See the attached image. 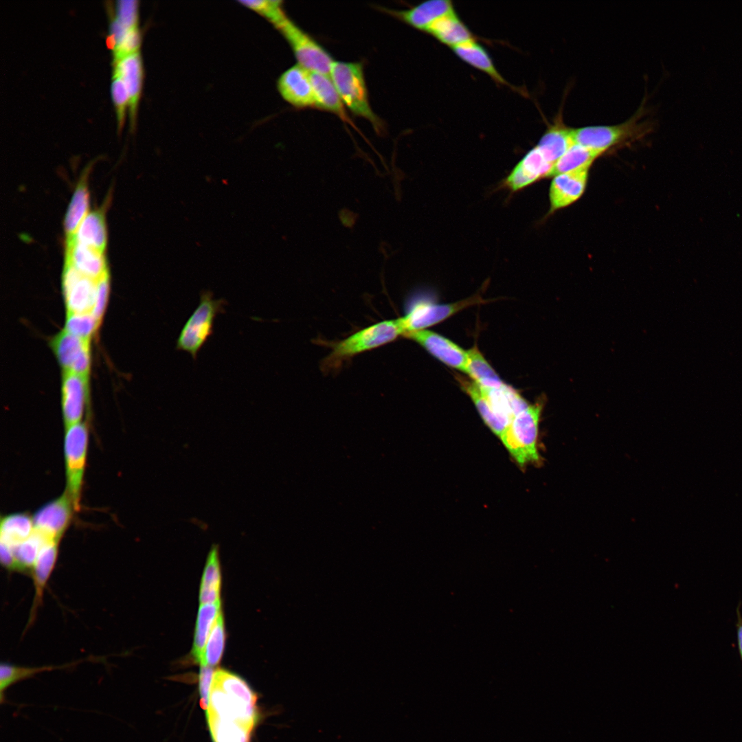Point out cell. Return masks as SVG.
Returning a JSON list of instances; mask_svg holds the SVG:
<instances>
[{"mask_svg":"<svg viewBox=\"0 0 742 742\" xmlns=\"http://www.w3.org/2000/svg\"><path fill=\"white\" fill-rule=\"evenodd\" d=\"M330 76L344 104L353 114L368 120L377 132L381 131L383 122L369 103L362 64L333 61Z\"/></svg>","mask_w":742,"mask_h":742,"instance_id":"7a4b0ae2","label":"cell"},{"mask_svg":"<svg viewBox=\"0 0 742 742\" xmlns=\"http://www.w3.org/2000/svg\"><path fill=\"white\" fill-rule=\"evenodd\" d=\"M87 177V175L84 173L79 181L66 212L64 223L66 240L74 236L80 224L88 214L89 192Z\"/></svg>","mask_w":742,"mask_h":742,"instance_id":"f546056e","label":"cell"},{"mask_svg":"<svg viewBox=\"0 0 742 742\" xmlns=\"http://www.w3.org/2000/svg\"><path fill=\"white\" fill-rule=\"evenodd\" d=\"M290 45L298 65L310 72L330 75V54L308 33L286 18L276 27Z\"/></svg>","mask_w":742,"mask_h":742,"instance_id":"ba28073f","label":"cell"},{"mask_svg":"<svg viewBox=\"0 0 742 742\" xmlns=\"http://www.w3.org/2000/svg\"><path fill=\"white\" fill-rule=\"evenodd\" d=\"M403 336L416 342L447 366L466 372L467 351L452 341L427 329L407 332Z\"/></svg>","mask_w":742,"mask_h":742,"instance_id":"7c38bea8","label":"cell"},{"mask_svg":"<svg viewBox=\"0 0 742 742\" xmlns=\"http://www.w3.org/2000/svg\"><path fill=\"white\" fill-rule=\"evenodd\" d=\"M109 291V273L102 277L96 283V294L91 313L100 322L106 305Z\"/></svg>","mask_w":742,"mask_h":742,"instance_id":"60d3db41","label":"cell"},{"mask_svg":"<svg viewBox=\"0 0 742 742\" xmlns=\"http://www.w3.org/2000/svg\"><path fill=\"white\" fill-rule=\"evenodd\" d=\"M458 380L462 390L473 401L486 425L501 439L510 424L509 422L495 411L480 386L463 377H459Z\"/></svg>","mask_w":742,"mask_h":742,"instance_id":"603a6c76","label":"cell"},{"mask_svg":"<svg viewBox=\"0 0 742 742\" xmlns=\"http://www.w3.org/2000/svg\"><path fill=\"white\" fill-rule=\"evenodd\" d=\"M386 12L412 27L426 32L438 19L456 10L449 0H429L406 10Z\"/></svg>","mask_w":742,"mask_h":742,"instance_id":"ac0fdd59","label":"cell"},{"mask_svg":"<svg viewBox=\"0 0 742 742\" xmlns=\"http://www.w3.org/2000/svg\"><path fill=\"white\" fill-rule=\"evenodd\" d=\"M113 74L120 76L126 87L128 94L130 126L133 129L143 76L142 58L139 51L115 62Z\"/></svg>","mask_w":742,"mask_h":742,"instance_id":"d6986e66","label":"cell"},{"mask_svg":"<svg viewBox=\"0 0 742 742\" xmlns=\"http://www.w3.org/2000/svg\"><path fill=\"white\" fill-rule=\"evenodd\" d=\"M214 673L215 671L212 666H201L199 676V690L200 705L205 710H206L208 706L210 691Z\"/></svg>","mask_w":742,"mask_h":742,"instance_id":"b9f144b4","label":"cell"},{"mask_svg":"<svg viewBox=\"0 0 742 742\" xmlns=\"http://www.w3.org/2000/svg\"><path fill=\"white\" fill-rule=\"evenodd\" d=\"M220 607V601L200 605L192 647L193 657L199 663L201 660L212 626L214 625L221 613Z\"/></svg>","mask_w":742,"mask_h":742,"instance_id":"d6a6232c","label":"cell"},{"mask_svg":"<svg viewBox=\"0 0 742 742\" xmlns=\"http://www.w3.org/2000/svg\"><path fill=\"white\" fill-rule=\"evenodd\" d=\"M589 169L553 177L549 190L550 212L552 213L577 201L586 188Z\"/></svg>","mask_w":742,"mask_h":742,"instance_id":"e0dca14e","label":"cell"},{"mask_svg":"<svg viewBox=\"0 0 742 742\" xmlns=\"http://www.w3.org/2000/svg\"><path fill=\"white\" fill-rule=\"evenodd\" d=\"M484 302L478 293L449 304H437L423 298H415L409 301L405 315L398 319L404 335L407 332L425 330L464 308Z\"/></svg>","mask_w":742,"mask_h":742,"instance_id":"52a82bcc","label":"cell"},{"mask_svg":"<svg viewBox=\"0 0 742 742\" xmlns=\"http://www.w3.org/2000/svg\"><path fill=\"white\" fill-rule=\"evenodd\" d=\"M88 447V429L85 423H78L65 428L64 454L67 491L78 511L83 484Z\"/></svg>","mask_w":742,"mask_h":742,"instance_id":"8992f818","label":"cell"},{"mask_svg":"<svg viewBox=\"0 0 742 742\" xmlns=\"http://www.w3.org/2000/svg\"><path fill=\"white\" fill-rule=\"evenodd\" d=\"M59 543L58 541L47 542L41 549L30 573L32 577L34 595L27 629L33 625L38 610L43 605L45 587L57 562Z\"/></svg>","mask_w":742,"mask_h":742,"instance_id":"9a60e30c","label":"cell"},{"mask_svg":"<svg viewBox=\"0 0 742 742\" xmlns=\"http://www.w3.org/2000/svg\"><path fill=\"white\" fill-rule=\"evenodd\" d=\"M543 403V401L539 400L518 412L500 439L520 466L539 460L537 440Z\"/></svg>","mask_w":742,"mask_h":742,"instance_id":"3957f363","label":"cell"},{"mask_svg":"<svg viewBox=\"0 0 742 742\" xmlns=\"http://www.w3.org/2000/svg\"><path fill=\"white\" fill-rule=\"evenodd\" d=\"M111 91L116 113L117 128L120 131L124 122L126 109L128 105V94L124 81L117 75H113Z\"/></svg>","mask_w":742,"mask_h":742,"instance_id":"74e56055","label":"cell"},{"mask_svg":"<svg viewBox=\"0 0 742 742\" xmlns=\"http://www.w3.org/2000/svg\"><path fill=\"white\" fill-rule=\"evenodd\" d=\"M115 16L113 18L126 30L137 27V1L120 0L116 2Z\"/></svg>","mask_w":742,"mask_h":742,"instance_id":"ab89813d","label":"cell"},{"mask_svg":"<svg viewBox=\"0 0 742 742\" xmlns=\"http://www.w3.org/2000/svg\"><path fill=\"white\" fill-rule=\"evenodd\" d=\"M225 645L224 622L221 612L214 624L199 662L201 666H214L223 655Z\"/></svg>","mask_w":742,"mask_h":742,"instance_id":"e575fe53","label":"cell"},{"mask_svg":"<svg viewBox=\"0 0 742 742\" xmlns=\"http://www.w3.org/2000/svg\"><path fill=\"white\" fill-rule=\"evenodd\" d=\"M451 49L462 61L485 73L496 83L511 87L496 69L486 50L475 39L466 41Z\"/></svg>","mask_w":742,"mask_h":742,"instance_id":"d4e9b609","label":"cell"},{"mask_svg":"<svg viewBox=\"0 0 742 742\" xmlns=\"http://www.w3.org/2000/svg\"><path fill=\"white\" fill-rule=\"evenodd\" d=\"M48 541H51L34 530L14 549L15 572L30 573L41 549Z\"/></svg>","mask_w":742,"mask_h":742,"instance_id":"836d02e7","label":"cell"},{"mask_svg":"<svg viewBox=\"0 0 742 742\" xmlns=\"http://www.w3.org/2000/svg\"><path fill=\"white\" fill-rule=\"evenodd\" d=\"M243 6L265 18L275 27L288 18L282 8L281 1H240Z\"/></svg>","mask_w":742,"mask_h":742,"instance_id":"8d00e7d4","label":"cell"},{"mask_svg":"<svg viewBox=\"0 0 742 742\" xmlns=\"http://www.w3.org/2000/svg\"><path fill=\"white\" fill-rule=\"evenodd\" d=\"M600 153L578 144L572 145L555 163L550 177L585 169H589Z\"/></svg>","mask_w":742,"mask_h":742,"instance_id":"1f68e13d","label":"cell"},{"mask_svg":"<svg viewBox=\"0 0 742 742\" xmlns=\"http://www.w3.org/2000/svg\"><path fill=\"white\" fill-rule=\"evenodd\" d=\"M52 347L64 372L88 376L90 366L89 340L63 330L52 340Z\"/></svg>","mask_w":742,"mask_h":742,"instance_id":"8fae6325","label":"cell"},{"mask_svg":"<svg viewBox=\"0 0 742 742\" xmlns=\"http://www.w3.org/2000/svg\"><path fill=\"white\" fill-rule=\"evenodd\" d=\"M426 33L451 49L475 39L472 32L456 12L438 19L428 28Z\"/></svg>","mask_w":742,"mask_h":742,"instance_id":"cb8c5ba5","label":"cell"},{"mask_svg":"<svg viewBox=\"0 0 742 742\" xmlns=\"http://www.w3.org/2000/svg\"><path fill=\"white\" fill-rule=\"evenodd\" d=\"M96 283L65 262L63 273V289L67 313H91L93 308Z\"/></svg>","mask_w":742,"mask_h":742,"instance_id":"30bf717a","label":"cell"},{"mask_svg":"<svg viewBox=\"0 0 742 742\" xmlns=\"http://www.w3.org/2000/svg\"><path fill=\"white\" fill-rule=\"evenodd\" d=\"M67 240H74L104 253L106 244L104 214L98 210L89 213L74 236Z\"/></svg>","mask_w":742,"mask_h":742,"instance_id":"4316f807","label":"cell"},{"mask_svg":"<svg viewBox=\"0 0 742 742\" xmlns=\"http://www.w3.org/2000/svg\"><path fill=\"white\" fill-rule=\"evenodd\" d=\"M310 72V71H309ZM330 75L310 72L313 90L315 106L331 112L344 122H350L344 103Z\"/></svg>","mask_w":742,"mask_h":742,"instance_id":"7402d4cb","label":"cell"},{"mask_svg":"<svg viewBox=\"0 0 742 742\" xmlns=\"http://www.w3.org/2000/svg\"><path fill=\"white\" fill-rule=\"evenodd\" d=\"M649 125L640 121L639 114L614 125L588 126L573 128L575 144L601 155L615 146L631 142L644 137L649 131Z\"/></svg>","mask_w":742,"mask_h":742,"instance_id":"5b68a950","label":"cell"},{"mask_svg":"<svg viewBox=\"0 0 742 742\" xmlns=\"http://www.w3.org/2000/svg\"><path fill=\"white\" fill-rule=\"evenodd\" d=\"M465 373L483 388L501 389L506 385L476 346L467 350Z\"/></svg>","mask_w":742,"mask_h":742,"instance_id":"83f0119b","label":"cell"},{"mask_svg":"<svg viewBox=\"0 0 742 742\" xmlns=\"http://www.w3.org/2000/svg\"><path fill=\"white\" fill-rule=\"evenodd\" d=\"M226 302L214 299L210 291H202L199 305L183 326L177 339L176 349L189 353L193 359L212 336L216 315L224 312Z\"/></svg>","mask_w":742,"mask_h":742,"instance_id":"277c9868","label":"cell"},{"mask_svg":"<svg viewBox=\"0 0 742 742\" xmlns=\"http://www.w3.org/2000/svg\"><path fill=\"white\" fill-rule=\"evenodd\" d=\"M140 41V32L138 27L127 30L113 49V63L131 54L138 52Z\"/></svg>","mask_w":742,"mask_h":742,"instance_id":"f35d334b","label":"cell"},{"mask_svg":"<svg viewBox=\"0 0 742 742\" xmlns=\"http://www.w3.org/2000/svg\"><path fill=\"white\" fill-rule=\"evenodd\" d=\"M737 642L740 656L742 660V618L739 607L737 608Z\"/></svg>","mask_w":742,"mask_h":742,"instance_id":"7bdbcfd3","label":"cell"},{"mask_svg":"<svg viewBox=\"0 0 742 742\" xmlns=\"http://www.w3.org/2000/svg\"><path fill=\"white\" fill-rule=\"evenodd\" d=\"M73 511L75 509L72 501L65 490L62 495L45 504L34 514V530L49 541H60Z\"/></svg>","mask_w":742,"mask_h":742,"instance_id":"9c48e42d","label":"cell"},{"mask_svg":"<svg viewBox=\"0 0 742 742\" xmlns=\"http://www.w3.org/2000/svg\"><path fill=\"white\" fill-rule=\"evenodd\" d=\"M278 89L282 98L297 108L315 106L310 72L297 64L279 77Z\"/></svg>","mask_w":742,"mask_h":742,"instance_id":"5bb4252c","label":"cell"},{"mask_svg":"<svg viewBox=\"0 0 742 742\" xmlns=\"http://www.w3.org/2000/svg\"><path fill=\"white\" fill-rule=\"evenodd\" d=\"M403 335L398 319H389L366 327L340 341L328 342L330 352L321 361L320 368L325 374L334 372L355 356L387 344Z\"/></svg>","mask_w":742,"mask_h":742,"instance_id":"6da1fadb","label":"cell"},{"mask_svg":"<svg viewBox=\"0 0 742 742\" xmlns=\"http://www.w3.org/2000/svg\"><path fill=\"white\" fill-rule=\"evenodd\" d=\"M83 660L63 665H49L42 666H23L8 663H1L0 666V698L1 703L5 701V692L12 685L34 677L35 675L54 670H59L75 666Z\"/></svg>","mask_w":742,"mask_h":742,"instance_id":"f1b7e54d","label":"cell"},{"mask_svg":"<svg viewBox=\"0 0 742 742\" xmlns=\"http://www.w3.org/2000/svg\"><path fill=\"white\" fill-rule=\"evenodd\" d=\"M573 128L567 126L559 117L550 124L536 147L549 163L554 165L574 143Z\"/></svg>","mask_w":742,"mask_h":742,"instance_id":"44dd1931","label":"cell"},{"mask_svg":"<svg viewBox=\"0 0 742 742\" xmlns=\"http://www.w3.org/2000/svg\"><path fill=\"white\" fill-rule=\"evenodd\" d=\"M99 324L91 313H67L64 330L76 337L90 340Z\"/></svg>","mask_w":742,"mask_h":742,"instance_id":"d590c367","label":"cell"},{"mask_svg":"<svg viewBox=\"0 0 742 742\" xmlns=\"http://www.w3.org/2000/svg\"><path fill=\"white\" fill-rule=\"evenodd\" d=\"M88 376L64 372L62 409L65 428L80 422L87 395Z\"/></svg>","mask_w":742,"mask_h":742,"instance_id":"2e32d148","label":"cell"},{"mask_svg":"<svg viewBox=\"0 0 742 742\" xmlns=\"http://www.w3.org/2000/svg\"><path fill=\"white\" fill-rule=\"evenodd\" d=\"M65 262L95 281L109 273L103 252L74 240L66 241Z\"/></svg>","mask_w":742,"mask_h":742,"instance_id":"ffe728a7","label":"cell"},{"mask_svg":"<svg viewBox=\"0 0 742 742\" xmlns=\"http://www.w3.org/2000/svg\"><path fill=\"white\" fill-rule=\"evenodd\" d=\"M221 572L218 559V548H211L204 569L199 599L201 604L215 603L220 601Z\"/></svg>","mask_w":742,"mask_h":742,"instance_id":"4dcf8cb0","label":"cell"},{"mask_svg":"<svg viewBox=\"0 0 742 742\" xmlns=\"http://www.w3.org/2000/svg\"><path fill=\"white\" fill-rule=\"evenodd\" d=\"M553 167L535 146L515 165L502 186L511 192H518L541 179L550 177Z\"/></svg>","mask_w":742,"mask_h":742,"instance_id":"4fadbf2b","label":"cell"},{"mask_svg":"<svg viewBox=\"0 0 742 742\" xmlns=\"http://www.w3.org/2000/svg\"><path fill=\"white\" fill-rule=\"evenodd\" d=\"M34 530L33 518L26 513H16L1 519L0 545L13 551L27 539Z\"/></svg>","mask_w":742,"mask_h":742,"instance_id":"484cf974","label":"cell"}]
</instances>
